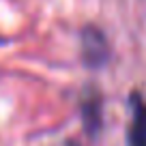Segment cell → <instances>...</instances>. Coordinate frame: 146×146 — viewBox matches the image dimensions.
I'll return each mask as SVG.
<instances>
[{
    "label": "cell",
    "mask_w": 146,
    "mask_h": 146,
    "mask_svg": "<svg viewBox=\"0 0 146 146\" xmlns=\"http://www.w3.org/2000/svg\"><path fill=\"white\" fill-rule=\"evenodd\" d=\"M69 146H75V144H69Z\"/></svg>",
    "instance_id": "4"
},
{
    "label": "cell",
    "mask_w": 146,
    "mask_h": 146,
    "mask_svg": "<svg viewBox=\"0 0 146 146\" xmlns=\"http://www.w3.org/2000/svg\"><path fill=\"white\" fill-rule=\"evenodd\" d=\"M110 58V43L105 35L95 26H86L82 30V60L86 67L99 69Z\"/></svg>",
    "instance_id": "1"
},
{
    "label": "cell",
    "mask_w": 146,
    "mask_h": 146,
    "mask_svg": "<svg viewBox=\"0 0 146 146\" xmlns=\"http://www.w3.org/2000/svg\"><path fill=\"white\" fill-rule=\"evenodd\" d=\"M131 125L127 131V146H146V101L137 92L129 97Z\"/></svg>",
    "instance_id": "2"
},
{
    "label": "cell",
    "mask_w": 146,
    "mask_h": 146,
    "mask_svg": "<svg viewBox=\"0 0 146 146\" xmlns=\"http://www.w3.org/2000/svg\"><path fill=\"white\" fill-rule=\"evenodd\" d=\"M82 120H84V129L90 137H95L101 131L103 110H101V97L97 92H88L82 99Z\"/></svg>",
    "instance_id": "3"
}]
</instances>
